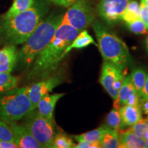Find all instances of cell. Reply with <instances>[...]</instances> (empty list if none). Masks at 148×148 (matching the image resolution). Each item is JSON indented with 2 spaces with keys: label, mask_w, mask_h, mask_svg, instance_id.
Listing matches in <instances>:
<instances>
[{
  "label": "cell",
  "mask_w": 148,
  "mask_h": 148,
  "mask_svg": "<svg viewBox=\"0 0 148 148\" xmlns=\"http://www.w3.org/2000/svg\"><path fill=\"white\" fill-rule=\"evenodd\" d=\"M79 32L69 24L61 22L52 39L35 58L27 75L28 79H42L50 76L64 58V49Z\"/></svg>",
  "instance_id": "1"
},
{
  "label": "cell",
  "mask_w": 148,
  "mask_h": 148,
  "mask_svg": "<svg viewBox=\"0 0 148 148\" xmlns=\"http://www.w3.org/2000/svg\"><path fill=\"white\" fill-rule=\"evenodd\" d=\"M49 10L44 0H36L32 8L10 18L0 17V36L8 45L23 44Z\"/></svg>",
  "instance_id": "2"
},
{
  "label": "cell",
  "mask_w": 148,
  "mask_h": 148,
  "mask_svg": "<svg viewBox=\"0 0 148 148\" xmlns=\"http://www.w3.org/2000/svg\"><path fill=\"white\" fill-rule=\"evenodd\" d=\"M64 14L53 12L40 21L23 47L18 51L16 66L19 69L26 70L32 65L40 51L52 39L56 30L60 25Z\"/></svg>",
  "instance_id": "3"
},
{
  "label": "cell",
  "mask_w": 148,
  "mask_h": 148,
  "mask_svg": "<svg viewBox=\"0 0 148 148\" xmlns=\"http://www.w3.org/2000/svg\"><path fill=\"white\" fill-rule=\"evenodd\" d=\"M92 27L103 60L124 71L132 62V57L126 44L99 22L95 21Z\"/></svg>",
  "instance_id": "4"
},
{
  "label": "cell",
  "mask_w": 148,
  "mask_h": 148,
  "mask_svg": "<svg viewBox=\"0 0 148 148\" xmlns=\"http://www.w3.org/2000/svg\"><path fill=\"white\" fill-rule=\"evenodd\" d=\"M27 90V86L0 92V120L16 123L34 110Z\"/></svg>",
  "instance_id": "5"
},
{
  "label": "cell",
  "mask_w": 148,
  "mask_h": 148,
  "mask_svg": "<svg viewBox=\"0 0 148 148\" xmlns=\"http://www.w3.org/2000/svg\"><path fill=\"white\" fill-rule=\"evenodd\" d=\"M24 126L40 144V147L51 148L54 138L55 125L53 119H48L34 110L25 116Z\"/></svg>",
  "instance_id": "6"
},
{
  "label": "cell",
  "mask_w": 148,
  "mask_h": 148,
  "mask_svg": "<svg viewBox=\"0 0 148 148\" xmlns=\"http://www.w3.org/2000/svg\"><path fill=\"white\" fill-rule=\"evenodd\" d=\"M93 19V12L89 3L86 0H75L64 14L62 21L81 32L87 28Z\"/></svg>",
  "instance_id": "7"
},
{
  "label": "cell",
  "mask_w": 148,
  "mask_h": 148,
  "mask_svg": "<svg viewBox=\"0 0 148 148\" xmlns=\"http://www.w3.org/2000/svg\"><path fill=\"white\" fill-rule=\"evenodd\" d=\"M129 0H101L97 5L98 13L109 25H113L122 20Z\"/></svg>",
  "instance_id": "8"
},
{
  "label": "cell",
  "mask_w": 148,
  "mask_h": 148,
  "mask_svg": "<svg viewBox=\"0 0 148 148\" xmlns=\"http://www.w3.org/2000/svg\"><path fill=\"white\" fill-rule=\"evenodd\" d=\"M61 82L62 79L60 77L49 76L31 86H27V95L32 103L33 109L35 110L40 99L52 91Z\"/></svg>",
  "instance_id": "9"
},
{
  "label": "cell",
  "mask_w": 148,
  "mask_h": 148,
  "mask_svg": "<svg viewBox=\"0 0 148 148\" xmlns=\"http://www.w3.org/2000/svg\"><path fill=\"white\" fill-rule=\"evenodd\" d=\"M121 71H123V70L120 69L114 64L105 60L103 62L102 69H101L100 82L103 87L114 100H115L117 97L118 93L114 89L113 84Z\"/></svg>",
  "instance_id": "10"
},
{
  "label": "cell",
  "mask_w": 148,
  "mask_h": 148,
  "mask_svg": "<svg viewBox=\"0 0 148 148\" xmlns=\"http://www.w3.org/2000/svg\"><path fill=\"white\" fill-rule=\"evenodd\" d=\"M14 136V142L18 148H39L40 144L23 125L9 123Z\"/></svg>",
  "instance_id": "11"
},
{
  "label": "cell",
  "mask_w": 148,
  "mask_h": 148,
  "mask_svg": "<svg viewBox=\"0 0 148 148\" xmlns=\"http://www.w3.org/2000/svg\"><path fill=\"white\" fill-rule=\"evenodd\" d=\"M18 51L15 45H8L0 49V73H11L16 66Z\"/></svg>",
  "instance_id": "12"
},
{
  "label": "cell",
  "mask_w": 148,
  "mask_h": 148,
  "mask_svg": "<svg viewBox=\"0 0 148 148\" xmlns=\"http://www.w3.org/2000/svg\"><path fill=\"white\" fill-rule=\"evenodd\" d=\"M65 95L64 93H56L45 95L39 101L36 108L40 115L48 119H53V111L57 101Z\"/></svg>",
  "instance_id": "13"
},
{
  "label": "cell",
  "mask_w": 148,
  "mask_h": 148,
  "mask_svg": "<svg viewBox=\"0 0 148 148\" xmlns=\"http://www.w3.org/2000/svg\"><path fill=\"white\" fill-rule=\"evenodd\" d=\"M121 117V127L131 126L142 119V111L138 106L124 105L119 109Z\"/></svg>",
  "instance_id": "14"
},
{
  "label": "cell",
  "mask_w": 148,
  "mask_h": 148,
  "mask_svg": "<svg viewBox=\"0 0 148 148\" xmlns=\"http://www.w3.org/2000/svg\"><path fill=\"white\" fill-rule=\"evenodd\" d=\"M135 93H137V92L136 91L134 84L131 80L130 76L128 75L125 77L123 84L118 92L117 97L114 100V108L119 110L121 106L126 104L129 98Z\"/></svg>",
  "instance_id": "15"
},
{
  "label": "cell",
  "mask_w": 148,
  "mask_h": 148,
  "mask_svg": "<svg viewBox=\"0 0 148 148\" xmlns=\"http://www.w3.org/2000/svg\"><path fill=\"white\" fill-rule=\"evenodd\" d=\"M119 147L120 148H142L145 147L143 138L136 136L130 130L121 132L119 134Z\"/></svg>",
  "instance_id": "16"
},
{
  "label": "cell",
  "mask_w": 148,
  "mask_h": 148,
  "mask_svg": "<svg viewBox=\"0 0 148 148\" xmlns=\"http://www.w3.org/2000/svg\"><path fill=\"white\" fill-rule=\"evenodd\" d=\"M93 44L96 45L95 40L92 37L88 34L86 30H82L79 33L78 35L74 38V40L69 44L66 49H64L63 53L64 58L67 55V53L70 52L73 49H81L87 47V46Z\"/></svg>",
  "instance_id": "17"
},
{
  "label": "cell",
  "mask_w": 148,
  "mask_h": 148,
  "mask_svg": "<svg viewBox=\"0 0 148 148\" xmlns=\"http://www.w3.org/2000/svg\"><path fill=\"white\" fill-rule=\"evenodd\" d=\"M36 0H13V3L9 10L1 17L10 18L20 12L32 8Z\"/></svg>",
  "instance_id": "18"
},
{
  "label": "cell",
  "mask_w": 148,
  "mask_h": 148,
  "mask_svg": "<svg viewBox=\"0 0 148 148\" xmlns=\"http://www.w3.org/2000/svg\"><path fill=\"white\" fill-rule=\"evenodd\" d=\"M110 129V127H108L106 125H104L99 127L97 129L93 130L84 133V134L77 135V136H73V137L77 142L97 141V140H100L103 135Z\"/></svg>",
  "instance_id": "19"
},
{
  "label": "cell",
  "mask_w": 148,
  "mask_h": 148,
  "mask_svg": "<svg viewBox=\"0 0 148 148\" xmlns=\"http://www.w3.org/2000/svg\"><path fill=\"white\" fill-rule=\"evenodd\" d=\"M140 5L136 1H129L126 8L123 12L122 20L125 21L126 23L136 21L140 18Z\"/></svg>",
  "instance_id": "20"
},
{
  "label": "cell",
  "mask_w": 148,
  "mask_h": 148,
  "mask_svg": "<svg viewBox=\"0 0 148 148\" xmlns=\"http://www.w3.org/2000/svg\"><path fill=\"white\" fill-rule=\"evenodd\" d=\"M20 77L10 73H0V92L13 89L18 86Z\"/></svg>",
  "instance_id": "21"
},
{
  "label": "cell",
  "mask_w": 148,
  "mask_h": 148,
  "mask_svg": "<svg viewBox=\"0 0 148 148\" xmlns=\"http://www.w3.org/2000/svg\"><path fill=\"white\" fill-rule=\"evenodd\" d=\"M100 143L103 148L119 147V134L117 130L110 129L107 131L101 138Z\"/></svg>",
  "instance_id": "22"
},
{
  "label": "cell",
  "mask_w": 148,
  "mask_h": 148,
  "mask_svg": "<svg viewBox=\"0 0 148 148\" xmlns=\"http://www.w3.org/2000/svg\"><path fill=\"white\" fill-rule=\"evenodd\" d=\"M146 75L147 73L145 71L141 68H136L134 69L132 71L130 74V78L131 80L134 84L136 91L137 92L138 95H140V92H141L142 88H143L144 84H145Z\"/></svg>",
  "instance_id": "23"
},
{
  "label": "cell",
  "mask_w": 148,
  "mask_h": 148,
  "mask_svg": "<svg viewBox=\"0 0 148 148\" xmlns=\"http://www.w3.org/2000/svg\"><path fill=\"white\" fill-rule=\"evenodd\" d=\"M121 117L119 110L114 108L106 116V125L110 129L119 130L121 128Z\"/></svg>",
  "instance_id": "24"
},
{
  "label": "cell",
  "mask_w": 148,
  "mask_h": 148,
  "mask_svg": "<svg viewBox=\"0 0 148 148\" xmlns=\"http://www.w3.org/2000/svg\"><path fill=\"white\" fill-rule=\"evenodd\" d=\"M74 146L75 143L71 138L66 134L59 133L56 134L51 148H72L74 147Z\"/></svg>",
  "instance_id": "25"
},
{
  "label": "cell",
  "mask_w": 148,
  "mask_h": 148,
  "mask_svg": "<svg viewBox=\"0 0 148 148\" xmlns=\"http://www.w3.org/2000/svg\"><path fill=\"white\" fill-rule=\"evenodd\" d=\"M0 140L14 142V136L10 125L0 120Z\"/></svg>",
  "instance_id": "26"
},
{
  "label": "cell",
  "mask_w": 148,
  "mask_h": 148,
  "mask_svg": "<svg viewBox=\"0 0 148 148\" xmlns=\"http://www.w3.org/2000/svg\"><path fill=\"white\" fill-rule=\"evenodd\" d=\"M127 27L131 32L136 34H147L148 30L145 23L140 18L136 21L127 23Z\"/></svg>",
  "instance_id": "27"
},
{
  "label": "cell",
  "mask_w": 148,
  "mask_h": 148,
  "mask_svg": "<svg viewBox=\"0 0 148 148\" xmlns=\"http://www.w3.org/2000/svg\"><path fill=\"white\" fill-rule=\"evenodd\" d=\"M129 130L131 132L134 133V134H136V136H139L140 138H143L146 132H147L148 130L145 119H141L139 120L136 123H135L134 124L131 125Z\"/></svg>",
  "instance_id": "28"
},
{
  "label": "cell",
  "mask_w": 148,
  "mask_h": 148,
  "mask_svg": "<svg viewBox=\"0 0 148 148\" xmlns=\"http://www.w3.org/2000/svg\"><path fill=\"white\" fill-rule=\"evenodd\" d=\"M75 148H101L100 140L97 141H81L74 146Z\"/></svg>",
  "instance_id": "29"
},
{
  "label": "cell",
  "mask_w": 148,
  "mask_h": 148,
  "mask_svg": "<svg viewBox=\"0 0 148 148\" xmlns=\"http://www.w3.org/2000/svg\"><path fill=\"white\" fill-rule=\"evenodd\" d=\"M140 18L145 23L146 27L148 30V7L144 3H140Z\"/></svg>",
  "instance_id": "30"
},
{
  "label": "cell",
  "mask_w": 148,
  "mask_h": 148,
  "mask_svg": "<svg viewBox=\"0 0 148 148\" xmlns=\"http://www.w3.org/2000/svg\"><path fill=\"white\" fill-rule=\"evenodd\" d=\"M125 77V72L123 71L119 74V75H118L115 81H114L113 84V88L117 93L119 92L120 88H121L122 84H123Z\"/></svg>",
  "instance_id": "31"
},
{
  "label": "cell",
  "mask_w": 148,
  "mask_h": 148,
  "mask_svg": "<svg viewBox=\"0 0 148 148\" xmlns=\"http://www.w3.org/2000/svg\"><path fill=\"white\" fill-rule=\"evenodd\" d=\"M47 1L52 2L56 5H59V6L69 8L75 0H47Z\"/></svg>",
  "instance_id": "32"
},
{
  "label": "cell",
  "mask_w": 148,
  "mask_h": 148,
  "mask_svg": "<svg viewBox=\"0 0 148 148\" xmlns=\"http://www.w3.org/2000/svg\"><path fill=\"white\" fill-rule=\"evenodd\" d=\"M139 106L142 112L148 116V99L140 97Z\"/></svg>",
  "instance_id": "33"
},
{
  "label": "cell",
  "mask_w": 148,
  "mask_h": 148,
  "mask_svg": "<svg viewBox=\"0 0 148 148\" xmlns=\"http://www.w3.org/2000/svg\"><path fill=\"white\" fill-rule=\"evenodd\" d=\"M139 97L148 99V73H147V75H146L145 84H144L143 87L142 88V90L141 92H140Z\"/></svg>",
  "instance_id": "34"
},
{
  "label": "cell",
  "mask_w": 148,
  "mask_h": 148,
  "mask_svg": "<svg viewBox=\"0 0 148 148\" xmlns=\"http://www.w3.org/2000/svg\"><path fill=\"white\" fill-rule=\"evenodd\" d=\"M0 148H18L17 145L13 142L0 140Z\"/></svg>",
  "instance_id": "35"
},
{
  "label": "cell",
  "mask_w": 148,
  "mask_h": 148,
  "mask_svg": "<svg viewBox=\"0 0 148 148\" xmlns=\"http://www.w3.org/2000/svg\"><path fill=\"white\" fill-rule=\"evenodd\" d=\"M143 139L145 140V147L148 148V130L146 132L145 136H144Z\"/></svg>",
  "instance_id": "36"
},
{
  "label": "cell",
  "mask_w": 148,
  "mask_h": 148,
  "mask_svg": "<svg viewBox=\"0 0 148 148\" xmlns=\"http://www.w3.org/2000/svg\"><path fill=\"white\" fill-rule=\"evenodd\" d=\"M140 3H144V4H145L148 7V0H141Z\"/></svg>",
  "instance_id": "37"
},
{
  "label": "cell",
  "mask_w": 148,
  "mask_h": 148,
  "mask_svg": "<svg viewBox=\"0 0 148 148\" xmlns=\"http://www.w3.org/2000/svg\"><path fill=\"white\" fill-rule=\"evenodd\" d=\"M145 44H146V49H147V51L148 53V36L146 38V40H145Z\"/></svg>",
  "instance_id": "38"
},
{
  "label": "cell",
  "mask_w": 148,
  "mask_h": 148,
  "mask_svg": "<svg viewBox=\"0 0 148 148\" xmlns=\"http://www.w3.org/2000/svg\"><path fill=\"white\" fill-rule=\"evenodd\" d=\"M145 121H146V123H147V125L148 127V116H147V119H145Z\"/></svg>",
  "instance_id": "39"
}]
</instances>
